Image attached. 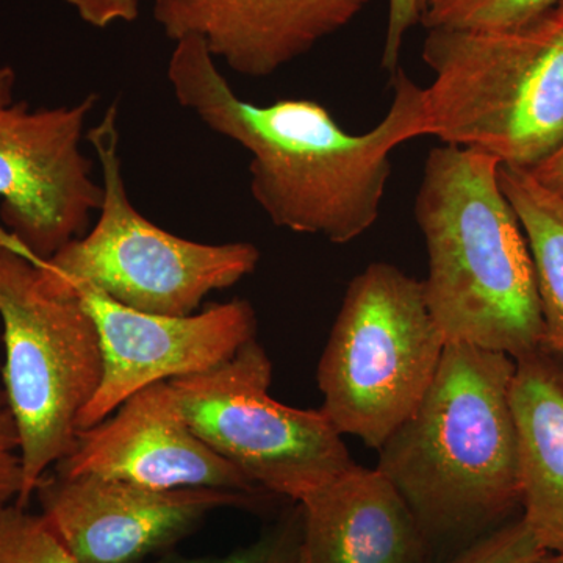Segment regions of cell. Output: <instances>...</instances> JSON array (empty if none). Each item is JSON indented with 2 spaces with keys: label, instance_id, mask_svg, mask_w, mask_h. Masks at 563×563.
Returning a JSON list of instances; mask_svg holds the SVG:
<instances>
[{
  "label": "cell",
  "instance_id": "cell-25",
  "mask_svg": "<svg viewBox=\"0 0 563 563\" xmlns=\"http://www.w3.org/2000/svg\"><path fill=\"white\" fill-rule=\"evenodd\" d=\"M537 563H563V554L559 553H547Z\"/></svg>",
  "mask_w": 563,
  "mask_h": 563
},
{
  "label": "cell",
  "instance_id": "cell-20",
  "mask_svg": "<svg viewBox=\"0 0 563 563\" xmlns=\"http://www.w3.org/2000/svg\"><path fill=\"white\" fill-rule=\"evenodd\" d=\"M299 506V504H298ZM302 548V509L292 510L285 520L263 533L257 542L220 559H191L168 554L151 563H296Z\"/></svg>",
  "mask_w": 563,
  "mask_h": 563
},
{
  "label": "cell",
  "instance_id": "cell-9",
  "mask_svg": "<svg viewBox=\"0 0 563 563\" xmlns=\"http://www.w3.org/2000/svg\"><path fill=\"white\" fill-rule=\"evenodd\" d=\"M16 84L13 66H0V220L20 250L47 261L102 207V181L80 147L99 96L32 109L18 101Z\"/></svg>",
  "mask_w": 563,
  "mask_h": 563
},
{
  "label": "cell",
  "instance_id": "cell-17",
  "mask_svg": "<svg viewBox=\"0 0 563 563\" xmlns=\"http://www.w3.org/2000/svg\"><path fill=\"white\" fill-rule=\"evenodd\" d=\"M561 0H420V22L428 31H510L539 20Z\"/></svg>",
  "mask_w": 563,
  "mask_h": 563
},
{
  "label": "cell",
  "instance_id": "cell-12",
  "mask_svg": "<svg viewBox=\"0 0 563 563\" xmlns=\"http://www.w3.org/2000/svg\"><path fill=\"white\" fill-rule=\"evenodd\" d=\"M54 472L91 474L154 490L220 488L268 495L199 439L169 383L143 388L106 420L80 431L73 453Z\"/></svg>",
  "mask_w": 563,
  "mask_h": 563
},
{
  "label": "cell",
  "instance_id": "cell-10",
  "mask_svg": "<svg viewBox=\"0 0 563 563\" xmlns=\"http://www.w3.org/2000/svg\"><path fill=\"white\" fill-rule=\"evenodd\" d=\"M38 280L49 295L76 296L98 329L102 383L77 420L79 432L106 420L150 385L202 373L228 361L257 332V317L246 299L213 303L187 317H165L121 306L84 282L49 285L40 276Z\"/></svg>",
  "mask_w": 563,
  "mask_h": 563
},
{
  "label": "cell",
  "instance_id": "cell-7",
  "mask_svg": "<svg viewBox=\"0 0 563 563\" xmlns=\"http://www.w3.org/2000/svg\"><path fill=\"white\" fill-rule=\"evenodd\" d=\"M444 347L422 282L372 263L347 285L318 363L321 412L343 437L379 451L420 406Z\"/></svg>",
  "mask_w": 563,
  "mask_h": 563
},
{
  "label": "cell",
  "instance_id": "cell-13",
  "mask_svg": "<svg viewBox=\"0 0 563 563\" xmlns=\"http://www.w3.org/2000/svg\"><path fill=\"white\" fill-rule=\"evenodd\" d=\"M369 0H154L169 40L201 38L211 57L252 79L273 76L343 31Z\"/></svg>",
  "mask_w": 563,
  "mask_h": 563
},
{
  "label": "cell",
  "instance_id": "cell-5",
  "mask_svg": "<svg viewBox=\"0 0 563 563\" xmlns=\"http://www.w3.org/2000/svg\"><path fill=\"white\" fill-rule=\"evenodd\" d=\"M3 393L20 440L25 507L77 444V420L102 383L101 342L76 296L44 291L32 258L0 228Z\"/></svg>",
  "mask_w": 563,
  "mask_h": 563
},
{
  "label": "cell",
  "instance_id": "cell-19",
  "mask_svg": "<svg viewBox=\"0 0 563 563\" xmlns=\"http://www.w3.org/2000/svg\"><path fill=\"white\" fill-rule=\"evenodd\" d=\"M544 554L520 517L481 533L461 553L439 563H537Z\"/></svg>",
  "mask_w": 563,
  "mask_h": 563
},
{
  "label": "cell",
  "instance_id": "cell-18",
  "mask_svg": "<svg viewBox=\"0 0 563 563\" xmlns=\"http://www.w3.org/2000/svg\"><path fill=\"white\" fill-rule=\"evenodd\" d=\"M0 563H79L41 515L16 503L0 506Z\"/></svg>",
  "mask_w": 563,
  "mask_h": 563
},
{
  "label": "cell",
  "instance_id": "cell-23",
  "mask_svg": "<svg viewBox=\"0 0 563 563\" xmlns=\"http://www.w3.org/2000/svg\"><path fill=\"white\" fill-rule=\"evenodd\" d=\"M77 11L85 24L95 29H107L118 22L139 20V0H63Z\"/></svg>",
  "mask_w": 563,
  "mask_h": 563
},
{
  "label": "cell",
  "instance_id": "cell-27",
  "mask_svg": "<svg viewBox=\"0 0 563 563\" xmlns=\"http://www.w3.org/2000/svg\"><path fill=\"white\" fill-rule=\"evenodd\" d=\"M296 563H306V562H303L302 554L299 555L298 562H296Z\"/></svg>",
  "mask_w": 563,
  "mask_h": 563
},
{
  "label": "cell",
  "instance_id": "cell-3",
  "mask_svg": "<svg viewBox=\"0 0 563 563\" xmlns=\"http://www.w3.org/2000/svg\"><path fill=\"white\" fill-rule=\"evenodd\" d=\"M514 374L503 352L448 343L420 406L379 448L376 468L429 543L481 536L521 507Z\"/></svg>",
  "mask_w": 563,
  "mask_h": 563
},
{
  "label": "cell",
  "instance_id": "cell-1",
  "mask_svg": "<svg viewBox=\"0 0 563 563\" xmlns=\"http://www.w3.org/2000/svg\"><path fill=\"white\" fill-rule=\"evenodd\" d=\"M176 101L251 155V192L276 228L335 244L379 220L391 152L426 136L424 88L399 68L390 110L372 131L352 135L312 99L269 106L243 101L206 43L176 41L166 70Z\"/></svg>",
  "mask_w": 563,
  "mask_h": 563
},
{
  "label": "cell",
  "instance_id": "cell-11",
  "mask_svg": "<svg viewBox=\"0 0 563 563\" xmlns=\"http://www.w3.org/2000/svg\"><path fill=\"white\" fill-rule=\"evenodd\" d=\"M41 517L79 563H146L195 531L213 510L262 496L220 488L154 490L107 477L47 473L35 492Z\"/></svg>",
  "mask_w": 563,
  "mask_h": 563
},
{
  "label": "cell",
  "instance_id": "cell-24",
  "mask_svg": "<svg viewBox=\"0 0 563 563\" xmlns=\"http://www.w3.org/2000/svg\"><path fill=\"white\" fill-rule=\"evenodd\" d=\"M533 179L563 202V141L544 161L528 169Z\"/></svg>",
  "mask_w": 563,
  "mask_h": 563
},
{
  "label": "cell",
  "instance_id": "cell-2",
  "mask_svg": "<svg viewBox=\"0 0 563 563\" xmlns=\"http://www.w3.org/2000/svg\"><path fill=\"white\" fill-rule=\"evenodd\" d=\"M501 163L466 147L428 155L415 218L428 251L426 303L448 343L503 352L542 350L531 251L499 184Z\"/></svg>",
  "mask_w": 563,
  "mask_h": 563
},
{
  "label": "cell",
  "instance_id": "cell-26",
  "mask_svg": "<svg viewBox=\"0 0 563 563\" xmlns=\"http://www.w3.org/2000/svg\"><path fill=\"white\" fill-rule=\"evenodd\" d=\"M555 9H558L559 11H562V13H563V0H561V2H559V5L555 7Z\"/></svg>",
  "mask_w": 563,
  "mask_h": 563
},
{
  "label": "cell",
  "instance_id": "cell-21",
  "mask_svg": "<svg viewBox=\"0 0 563 563\" xmlns=\"http://www.w3.org/2000/svg\"><path fill=\"white\" fill-rule=\"evenodd\" d=\"M21 488L20 440L5 393L0 388V506L16 503Z\"/></svg>",
  "mask_w": 563,
  "mask_h": 563
},
{
  "label": "cell",
  "instance_id": "cell-6",
  "mask_svg": "<svg viewBox=\"0 0 563 563\" xmlns=\"http://www.w3.org/2000/svg\"><path fill=\"white\" fill-rule=\"evenodd\" d=\"M85 140L96 152L103 187L99 220L47 261L33 258L44 284L84 282L143 313L187 317L213 291L255 272V244L191 242L158 228L133 207L122 174L118 103H111Z\"/></svg>",
  "mask_w": 563,
  "mask_h": 563
},
{
  "label": "cell",
  "instance_id": "cell-4",
  "mask_svg": "<svg viewBox=\"0 0 563 563\" xmlns=\"http://www.w3.org/2000/svg\"><path fill=\"white\" fill-rule=\"evenodd\" d=\"M426 135L531 169L563 141V13L510 31L432 29Z\"/></svg>",
  "mask_w": 563,
  "mask_h": 563
},
{
  "label": "cell",
  "instance_id": "cell-16",
  "mask_svg": "<svg viewBox=\"0 0 563 563\" xmlns=\"http://www.w3.org/2000/svg\"><path fill=\"white\" fill-rule=\"evenodd\" d=\"M499 184L531 251L542 307V350L563 363V202L528 169L501 165Z\"/></svg>",
  "mask_w": 563,
  "mask_h": 563
},
{
  "label": "cell",
  "instance_id": "cell-8",
  "mask_svg": "<svg viewBox=\"0 0 563 563\" xmlns=\"http://www.w3.org/2000/svg\"><path fill=\"white\" fill-rule=\"evenodd\" d=\"M272 380V358L254 339L228 361L169 385L202 442L261 490L299 504L355 462L321 410L276 401Z\"/></svg>",
  "mask_w": 563,
  "mask_h": 563
},
{
  "label": "cell",
  "instance_id": "cell-15",
  "mask_svg": "<svg viewBox=\"0 0 563 563\" xmlns=\"http://www.w3.org/2000/svg\"><path fill=\"white\" fill-rule=\"evenodd\" d=\"M521 518L547 553L563 554V363L544 350L515 361Z\"/></svg>",
  "mask_w": 563,
  "mask_h": 563
},
{
  "label": "cell",
  "instance_id": "cell-22",
  "mask_svg": "<svg viewBox=\"0 0 563 563\" xmlns=\"http://www.w3.org/2000/svg\"><path fill=\"white\" fill-rule=\"evenodd\" d=\"M420 22V0H388L387 33L383 51V68L395 76L407 32Z\"/></svg>",
  "mask_w": 563,
  "mask_h": 563
},
{
  "label": "cell",
  "instance_id": "cell-14",
  "mask_svg": "<svg viewBox=\"0 0 563 563\" xmlns=\"http://www.w3.org/2000/svg\"><path fill=\"white\" fill-rule=\"evenodd\" d=\"M299 506L306 563H428L429 540L377 468L355 463Z\"/></svg>",
  "mask_w": 563,
  "mask_h": 563
}]
</instances>
